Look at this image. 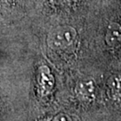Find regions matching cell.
Listing matches in <instances>:
<instances>
[{"label": "cell", "instance_id": "cell-1", "mask_svg": "<svg viewBox=\"0 0 121 121\" xmlns=\"http://www.w3.org/2000/svg\"><path fill=\"white\" fill-rule=\"evenodd\" d=\"M75 38V31L71 29H60L52 34L51 43L53 47L57 48H65L71 46Z\"/></svg>", "mask_w": 121, "mask_h": 121}, {"label": "cell", "instance_id": "cell-2", "mask_svg": "<svg viewBox=\"0 0 121 121\" xmlns=\"http://www.w3.org/2000/svg\"><path fill=\"white\" fill-rule=\"evenodd\" d=\"M94 83L93 82H86L80 83L76 88V94L82 99H91L93 98Z\"/></svg>", "mask_w": 121, "mask_h": 121}, {"label": "cell", "instance_id": "cell-3", "mask_svg": "<svg viewBox=\"0 0 121 121\" xmlns=\"http://www.w3.org/2000/svg\"><path fill=\"white\" fill-rule=\"evenodd\" d=\"M40 73H41L40 86L42 88L43 94H46V93H48L51 91L53 84H54V80H53L52 75L49 73V70L47 67H42Z\"/></svg>", "mask_w": 121, "mask_h": 121}, {"label": "cell", "instance_id": "cell-4", "mask_svg": "<svg viewBox=\"0 0 121 121\" xmlns=\"http://www.w3.org/2000/svg\"><path fill=\"white\" fill-rule=\"evenodd\" d=\"M107 40L108 44L116 46L121 43V28L117 25H111L108 29L107 35Z\"/></svg>", "mask_w": 121, "mask_h": 121}, {"label": "cell", "instance_id": "cell-5", "mask_svg": "<svg viewBox=\"0 0 121 121\" xmlns=\"http://www.w3.org/2000/svg\"><path fill=\"white\" fill-rule=\"evenodd\" d=\"M108 87L115 97L121 96V74H116L110 77L108 82Z\"/></svg>", "mask_w": 121, "mask_h": 121}, {"label": "cell", "instance_id": "cell-6", "mask_svg": "<svg viewBox=\"0 0 121 121\" xmlns=\"http://www.w3.org/2000/svg\"><path fill=\"white\" fill-rule=\"evenodd\" d=\"M51 121H71V119L68 116H66L65 114H62V115H58L56 117H54Z\"/></svg>", "mask_w": 121, "mask_h": 121}]
</instances>
